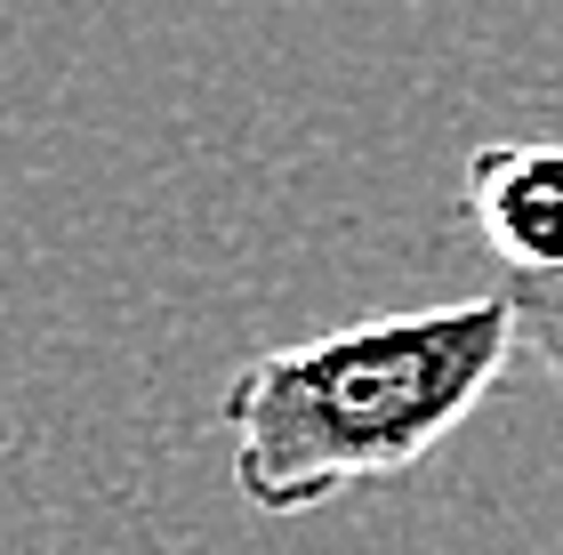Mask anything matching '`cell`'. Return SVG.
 Instances as JSON below:
<instances>
[{"label":"cell","mask_w":563,"mask_h":555,"mask_svg":"<svg viewBox=\"0 0 563 555\" xmlns=\"http://www.w3.org/2000/svg\"><path fill=\"white\" fill-rule=\"evenodd\" d=\"M467 225L499 258V282L563 274V137H492L467 154Z\"/></svg>","instance_id":"obj_2"},{"label":"cell","mask_w":563,"mask_h":555,"mask_svg":"<svg viewBox=\"0 0 563 555\" xmlns=\"http://www.w3.org/2000/svg\"><path fill=\"white\" fill-rule=\"evenodd\" d=\"M499 298H507V314H516V346L548 370L555 411H563V274L555 282H499Z\"/></svg>","instance_id":"obj_3"},{"label":"cell","mask_w":563,"mask_h":555,"mask_svg":"<svg viewBox=\"0 0 563 555\" xmlns=\"http://www.w3.org/2000/svg\"><path fill=\"white\" fill-rule=\"evenodd\" d=\"M516 346L499 290L411 314H363L322 338L250 355L218 395L250 515H314L330 499L395 484L483 411Z\"/></svg>","instance_id":"obj_1"}]
</instances>
